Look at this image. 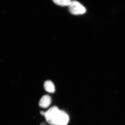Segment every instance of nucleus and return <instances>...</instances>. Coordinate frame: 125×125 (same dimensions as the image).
Segmentation results:
<instances>
[{"instance_id": "nucleus-1", "label": "nucleus", "mask_w": 125, "mask_h": 125, "mask_svg": "<svg viewBox=\"0 0 125 125\" xmlns=\"http://www.w3.org/2000/svg\"><path fill=\"white\" fill-rule=\"evenodd\" d=\"M61 111L56 106L51 108L45 112L44 115L47 122L51 125H57Z\"/></svg>"}, {"instance_id": "nucleus-2", "label": "nucleus", "mask_w": 125, "mask_h": 125, "mask_svg": "<svg viewBox=\"0 0 125 125\" xmlns=\"http://www.w3.org/2000/svg\"><path fill=\"white\" fill-rule=\"evenodd\" d=\"M69 9L71 13L75 15L83 14L86 12L85 7L76 1H72L69 6Z\"/></svg>"}, {"instance_id": "nucleus-3", "label": "nucleus", "mask_w": 125, "mask_h": 125, "mask_svg": "<svg viewBox=\"0 0 125 125\" xmlns=\"http://www.w3.org/2000/svg\"><path fill=\"white\" fill-rule=\"evenodd\" d=\"M51 98L50 96L45 95L42 97L39 102L40 107L43 108H47L51 105Z\"/></svg>"}, {"instance_id": "nucleus-4", "label": "nucleus", "mask_w": 125, "mask_h": 125, "mask_svg": "<svg viewBox=\"0 0 125 125\" xmlns=\"http://www.w3.org/2000/svg\"><path fill=\"white\" fill-rule=\"evenodd\" d=\"M69 116L64 111H62L60 117L57 125H66L69 121Z\"/></svg>"}, {"instance_id": "nucleus-5", "label": "nucleus", "mask_w": 125, "mask_h": 125, "mask_svg": "<svg viewBox=\"0 0 125 125\" xmlns=\"http://www.w3.org/2000/svg\"><path fill=\"white\" fill-rule=\"evenodd\" d=\"M44 88L47 92L53 93L55 92V85L51 81L47 80L44 83Z\"/></svg>"}, {"instance_id": "nucleus-6", "label": "nucleus", "mask_w": 125, "mask_h": 125, "mask_svg": "<svg viewBox=\"0 0 125 125\" xmlns=\"http://www.w3.org/2000/svg\"><path fill=\"white\" fill-rule=\"evenodd\" d=\"M72 1L70 0H54L53 2L58 5L61 6H69Z\"/></svg>"}, {"instance_id": "nucleus-7", "label": "nucleus", "mask_w": 125, "mask_h": 125, "mask_svg": "<svg viewBox=\"0 0 125 125\" xmlns=\"http://www.w3.org/2000/svg\"><path fill=\"white\" fill-rule=\"evenodd\" d=\"M40 114H42V115H45V112L43 111H41L40 112Z\"/></svg>"}, {"instance_id": "nucleus-8", "label": "nucleus", "mask_w": 125, "mask_h": 125, "mask_svg": "<svg viewBox=\"0 0 125 125\" xmlns=\"http://www.w3.org/2000/svg\"><path fill=\"white\" fill-rule=\"evenodd\" d=\"M40 125H47L46 124V123H41V124H40Z\"/></svg>"}]
</instances>
